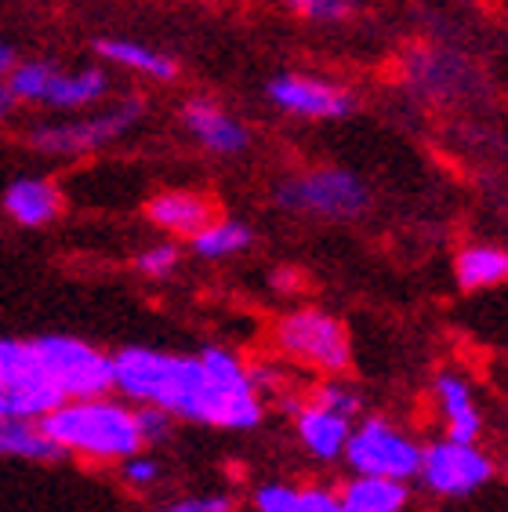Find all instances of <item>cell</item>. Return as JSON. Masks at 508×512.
<instances>
[{
	"mask_svg": "<svg viewBox=\"0 0 508 512\" xmlns=\"http://www.w3.org/2000/svg\"><path fill=\"white\" fill-rule=\"evenodd\" d=\"M454 280H458L461 291H494V287H505L508 247L487 244V240L458 247V255H454Z\"/></svg>",
	"mask_w": 508,
	"mask_h": 512,
	"instance_id": "cell-17",
	"label": "cell"
},
{
	"mask_svg": "<svg viewBox=\"0 0 508 512\" xmlns=\"http://www.w3.org/2000/svg\"><path fill=\"white\" fill-rule=\"evenodd\" d=\"M146 117V99L142 95H124L117 102H102L80 117L44 120L30 131V146L44 157L55 160H80L98 149L113 146L127 131H135Z\"/></svg>",
	"mask_w": 508,
	"mask_h": 512,
	"instance_id": "cell-4",
	"label": "cell"
},
{
	"mask_svg": "<svg viewBox=\"0 0 508 512\" xmlns=\"http://www.w3.org/2000/svg\"><path fill=\"white\" fill-rule=\"evenodd\" d=\"M178 266H182V247L175 240H157L135 255V269L146 280H167V276H175Z\"/></svg>",
	"mask_w": 508,
	"mask_h": 512,
	"instance_id": "cell-23",
	"label": "cell"
},
{
	"mask_svg": "<svg viewBox=\"0 0 508 512\" xmlns=\"http://www.w3.org/2000/svg\"><path fill=\"white\" fill-rule=\"evenodd\" d=\"M352 425H356V418L320 404L313 396H305L302 404L294 407V436H298L302 451L309 454L313 462H323V465L342 462L345 444H349V436H352Z\"/></svg>",
	"mask_w": 508,
	"mask_h": 512,
	"instance_id": "cell-13",
	"label": "cell"
},
{
	"mask_svg": "<svg viewBox=\"0 0 508 512\" xmlns=\"http://www.w3.org/2000/svg\"><path fill=\"white\" fill-rule=\"evenodd\" d=\"M414 480L436 498H472L494 480V458L487 447L472 440L436 436L421 451V465Z\"/></svg>",
	"mask_w": 508,
	"mask_h": 512,
	"instance_id": "cell-9",
	"label": "cell"
},
{
	"mask_svg": "<svg viewBox=\"0 0 508 512\" xmlns=\"http://www.w3.org/2000/svg\"><path fill=\"white\" fill-rule=\"evenodd\" d=\"M276 353L302 371H316L323 378H345L352 367V335L342 316L320 306L287 309L273 324Z\"/></svg>",
	"mask_w": 508,
	"mask_h": 512,
	"instance_id": "cell-3",
	"label": "cell"
},
{
	"mask_svg": "<svg viewBox=\"0 0 508 512\" xmlns=\"http://www.w3.org/2000/svg\"><path fill=\"white\" fill-rule=\"evenodd\" d=\"M294 512H345L342 498H338V487H327V483H305L298 487V505Z\"/></svg>",
	"mask_w": 508,
	"mask_h": 512,
	"instance_id": "cell-29",
	"label": "cell"
},
{
	"mask_svg": "<svg viewBox=\"0 0 508 512\" xmlns=\"http://www.w3.org/2000/svg\"><path fill=\"white\" fill-rule=\"evenodd\" d=\"M135 422H138V436H142V447L153 451V447H164L175 436L178 418L160 411V407H135Z\"/></svg>",
	"mask_w": 508,
	"mask_h": 512,
	"instance_id": "cell-25",
	"label": "cell"
},
{
	"mask_svg": "<svg viewBox=\"0 0 508 512\" xmlns=\"http://www.w3.org/2000/svg\"><path fill=\"white\" fill-rule=\"evenodd\" d=\"M505 418H508V393H505Z\"/></svg>",
	"mask_w": 508,
	"mask_h": 512,
	"instance_id": "cell-33",
	"label": "cell"
},
{
	"mask_svg": "<svg viewBox=\"0 0 508 512\" xmlns=\"http://www.w3.org/2000/svg\"><path fill=\"white\" fill-rule=\"evenodd\" d=\"M178 120H182L186 135L211 157H240L251 149L247 124L211 95H189L178 109Z\"/></svg>",
	"mask_w": 508,
	"mask_h": 512,
	"instance_id": "cell-11",
	"label": "cell"
},
{
	"mask_svg": "<svg viewBox=\"0 0 508 512\" xmlns=\"http://www.w3.org/2000/svg\"><path fill=\"white\" fill-rule=\"evenodd\" d=\"M15 62H19V51L11 48L8 40H0V80H8V73L15 69Z\"/></svg>",
	"mask_w": 508,
	"mask_h": 512,
	"instance_id": "cell-31",
	"label": "cell"
},
{
	"mask_svg": "<svg viewBox=\"0 0 508 512\" xmlns=\"http://www.w3.org/2000/svg\"><path fill=\"white\" fill-rule=\"evenodd\" d=\"M33 367H37V356H33L30 338L0 335V378H15Z\"/></svg>",
	"mask_w": 508,
	"mask_h": 512,
	"instance_id": "cell-27",
	"label": "cell"
},
{
	"mask_svg": "<svg viewBox=\"0 0 508 512\" xmlns=\"http://www.w3.org/2000/svg\"><path fill=\"white\" fill-rule=\"evenodd\" d=\"M421 444L411 429L392 422L385 414H360L345 444V458L352 476H385V480L411 483L421 465Z\"/></svg>",
	"mask_w": 508,
	"mask_h": 512,
	"instance_id": "cell-7",
	"label": "cell"
},
{
	"mask_svg": "<svg viewBox=\"0 0 508 512\" xmlns=\"http://www.w3.org/2000/svg\"><path fill=\"white\" fill-rule=\"evenodd\" d=\"M40 425L62 458H80L88 465H120L131 454L146 451L138 436L135 404H127L117 393L66 400Z\"/></svg>",
	"mask_w": 508,
	"mask_h": 512,
	"instance_id": "cell-2",
	"label": "cell"
},
{
	"mask_svg": "<svg viewBox=\"0 0 508 512\" xmlns=\"http://www.w3.org/2000/svg\"><path fill=\"white\" fill-rule=\"evenodd\" d=\"M273 284H276V291H294V273H273Z\"/></svg>",
	"mask_w": 508,
	"mask_h": 512,
	"instance_id": "cell-32",
	"label": "cell"
},
{
	"mask_svg": "<svg viewBox=\"0 0 508 512\" xmlns=\"http://www.w3.org/2000/svg\"><path fill=\"white\" fill-rule=\"evenodd\" d=\"M298 505V487L287 480H265L251 491V509L258 512H294Z\"/></svg>",
	"mask_w": 508,
	"mask_h": 512,
	"instance_id": "cell-26",
	"label": "cell"
},
{
	"mask_svg": "<svg viewBox=\"0 0 508 512\" xmlns=\"http://www.w3.org/2000/svg\"><path fill=\"white\" fill-rule=\"evenodd\" d=\"M284 4L298 19L316 22V26H342L360 8V0H284Z\"/></svg>",
	"mask_w": 508,
	"mask_h": 512,
	"instance_id": "cell-21",
	"label": "cell"
},
{
	"mask_svg": "<svg viewBox=\"0 0 508 512\" xmlns=\"http://www.w3.org/2000/svg\"><path fill=\"white\" fill-rule=\"evenodd\" d=\"M15 113H19V99L11 95L8 80H0V124H8Z\"/></svg>",
	"mask_w": 508,
	"mask_h": 512,
	"instance_id": "cell-30",
	"label": "cell"
},
{
	"mask_svg": "<svg viewBox=\"0 0 508 512\" xmlns=\"http://www.w3.org/2000/svg\"><path fill=\"white\" fill-rule=\"evenodd\" d=\"M432 396V411L440 418L443 436L450 440H472L476 444L483 436V404H479V393L472 378L461 371V367H443L436 371L429 385Z\"/></svg>",
	"mask_w": 508,
	"mask_h": 512,
	"instance_id": "cell-12",
	"label": "cell"
},
{
	"mask_svg": "<svg viewBox=\"0 0 508 512\" xmlns=\"http://www.w3.org/2000/svg\"><path fill=\"white\" fill-rule=\"evenodd\" d=\"M113 393L135 407H160L178 422L225 433H254L265 422L251 367L229 345H204L200 353L124 345L113 353Z\"/></svg>",
	"mask_w": 508,
	"mask_h": 512,
	"instance_id": "cell-1",
	"label": "cell"
},
{
	"mask_svg": "<svg viewBox=\"0 0 508 512\" xmlns=\"http://www.w3.org/2000/svg\"><path fill=\"white\" fill-rule=\"evenodd\" d=\"M146 218L164 237L189 240L211 218H218V211H215V200L207 197V193H200V189H160V193L149 197Z\"/></svg>",
	"mask_w": 508,
	"mask_h": 512,
	"instance_id": "cell-14",
	"label": "cell"
},
{
	"mask_svg": "<svg viewBox=\"0 0 508 512\" xmlns=\"http://www.w3.org/2000/svg\"><path fill=\"white\" fill-rule=\"evenodd\" d=\"M95 55L109 66L124 69V73H135V77H146L153 84H171L178 77V62L167 55V51L153 48V44H142V40L131 37H98L95 40Z\"/></svg>",
	"mask_w": 508,
	"mask_h": 512,
	"instance_id": "cell-16",
	"label": "cell"
},
{
	"mask_svg": "<svg viewBox=\"0 0 508 512\" xmlns=\"http://www.w3.org/2000/svg\"><path fill=\"white\" fill-rule=\"evenodd\" d=\"M153 512H236V502L229 494L211 491V494H186V498H175V502L157 505Z\"/></svg>",
	"mask_w": 508,
	"mask_h": 512,
	"instance_id": "cell-28",
	"label": "cell"
},
{
	"mask_svg": "<svg viewBox=\"0 0 508 512\" xmlns=\"http://www.w3.org/2000/svg\"><path fill=\"white\" fill-rule=\"evenodd\" d=\"M345 512H407L411 509V483L385 480V476H349L338 487Z\"/></svg>",
	"mask_w": 508,
	"mask_h": 512,
	"instance_id": "cell-18",
	"label": "cell"
},
{
	"mask_svg": "<svg viewBox=\"0 0 508 512\" xmlns=\"http://www.w3.org/2000/svg\"><path fill=\"white\" fill-rule=\"evenodd\" d=\"M265 99L294 120H345L356 113V95L316 73H276L265 84Z\"/></svg>",
	"mask_w": 508,
	"mask_h": 512,
	"instance_id": "cell-10",
	"label": "cell"
},
{
	"mask_svg": "<svg viewBox=\"0 0 508 512\" xmlns=\"http://www.w3.org/2000/svg\"><path fill=\"white\" fill-rule=\"evenodd\" d=\"M244 512H258V509H251V505H247V509H244Z\"/></svg>",
	"mask_w": 508,
	"mask_h": 512,
	"instance_id": "cell-34",
	"label": "cell"
},
{
	"mask_svg": "<svg viewBox=\"0 0 508 512\" xmlns=\"http://www.w3.org/2000/svg\"><path fill=\"white\" fill-rule=\"evenodd\" d=\"M313 400H320V404L334 407V411L349 414V418H360L363 414V396L356 385H349L345 378H323V382L313 385Z\"/></svg>",
	"mask_w": 508,
	"mask_h": 512,
	"instance_id": "cell-24",
	"label": "cell"
},
{
	"mask_svg": "<svg viewBox=\"0 0 508 512\" xmlns=\"http://www.w3.org/2000/svg\"><path fill=\"white\" fill-rule=\"evenodd\" d=\"M8 88L19 106L88 113L109 99V73L102 66L62 69L51 59H19L8 73Z\"/></svg>",
	"mask_w": 508,
	"mask_h": 512,
	"instance_id": "cell-5",
	"label": "cell"
},
{
	"mask_svg": "<svg viewBox=\"0 0 508 512\" xmlns=\"http://www.w3.org/2000/svg\"><path fill=\"white\" fill-rule=\"evenodd\" d=\"M276 207L298 218H320V222H352L371 207V186L356 171L323 164L302 175L284 178L273 193Z\"/></svg>",
	"mask_w": 508,
	"mask_h": 512,
	"instance_id": "cell-6",
	"label": "cell"
},
{
	"mask_svg": "<svg viewBox=\"0 0 508 512\" xmlns=\"http://www.w3.org/2000/svg\"><path fill=\"white\" fill-rule=\"evenodd\" d=\"M62 204H66V197H62L59 182L44 175L15 178V182H8L4 197H0L4 215L19 229H48L51 222H59Z\"/></svg>",
	"mask_w": 508,
	"mask_h": 512,
	"instance_id": "cell-15",
	"label": "cell"
},
{
	"mask_svg": "<svg viewBox=\"0 0 508 512\" xmlns=\"http://www.w3.org/2000/svg\"><path fill=\"white\" fill-rule=\"evenodd\" d=\"M37 367L55 382L62 400H91L113 393V356L77 335L30 338Z\"/></svg>",
	"mask_w": 508,
	"mask_h": 512,
	"instance_id": "cell-8",
	"label": "cell"
},
{
	"mask_svg": "<svg viewBox=\"0 0 508 512\" xmlns=\"http://www.w3.org/2000/svg\"><path fill=\"white\" fill-rule=\"evenodd\" d=\"M254 244V229L240 218H211L196 237H189V255L200 262H229V258L244 255Z\"/></svg>",
	"mask_w": 508,
	"mask_h": 512,
	"instance_id": "cell-20",
	"label": "cell"
},
{
	"mask_svg": "<svg viewBox=\"0 0 508 512\" xmlns=\"http://www.w3.org/2000/svg\"><path fill=\"white\" fill-rule=\"evenodd\" d=\"M0 458H8V462L51 465V462H62V451L51 444L40 422L0 418Z\"/></svg>",
	"mask_w": 508,
	"mask_h": 512,
	"instance_id": "cell-19",
	"label": "cell"
},
{
	"mask_svg": "<svg viewBox=\"0 0 508 512\" xmlns=\"http://www.w3.org/2000/svg\"><path fill=\"white\" fill-rule=\"evenodd\" d=\"M117 469H120V480H124V487H127V491H135V494L153 491V487L164 480V462H160L153 451L131 454V458H124V462L117 465Z\"/></svg>",
	"mask_w": 508,
	"mask_h": 512,
	"instance_id": "cell-22",
	"label": "cell"
}]
</instances>
